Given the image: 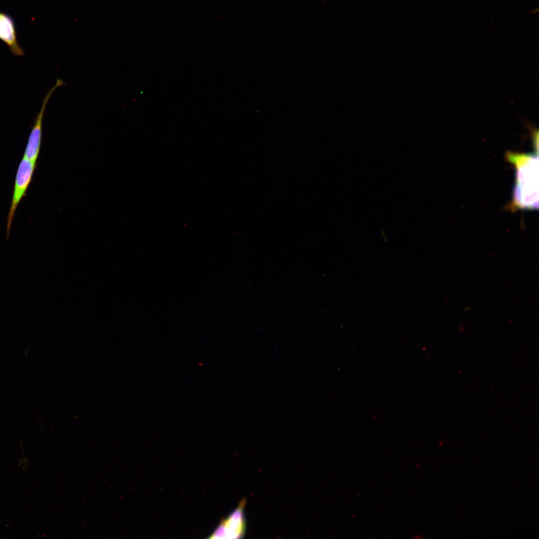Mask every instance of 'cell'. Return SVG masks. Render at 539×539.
I'll return each instance as SVG.
<instances>
[{
  "mask_svg": "<svg viewBox=\"0 0 539 539\" xmlns=\"http://www.w3.org/2000/svg\"><path fill=\"white\" fill-rule=\"evenodd\" d=\"M508 159L516 167V181L513 191L514 204L518 208H538L539 160L538 155L510 154Z\"/></svg>",
  "mask_w": 539,
  "mask_h": 539,
  "instance_id": "1",
  "label": "cell"
},
{
  "mask_svg": "<svg viewBox=\"0 0 539 539\" xmlns=\"http://www.w3.org/2000/svg\"><path fill=\"white\" fill-rule=\"evenodd\" d=\"M35 167V163L23 157L19 164L15 176L12 198L7 218L6 240L9 237V231L14 213L31 181Z\"/></svg>",
  "mask_w": 539,
  "mask_h": 539,
  "instance_id": "2",
  "label": "cell"
},
{
  "mask_svg": "<svg viewBox=\"0 0 539 539\" xmlns=\"http://www.w3.org/2000/svg\"><path fill=\"white\" fill-rule=\"evenodd\" d=\"M246 503V500L243 499L236 509L221 521L219 526L208 538L238 539L243 538L246 529L244 511Z\"/></svg>",
  "mask_w": 539,
  "mask_h": 539,
  "instance_id": "3",
  "label": "cell"
},
{
  "mask_svg": "<svg viewBox=\"0 0 539 539\" xmlns=\"http://www.w3.org/2000/svg\"><path fill=\"white\" fill-rule=\"evenodd\" d=\"M63 84L64 82L61 79H57L54 86L45 96L40 110L35 119L23 156L33 163H36L40 151L42 138V119L47 103L54 91Z\"/></svg>",
  "mask_w": 539,
  "mask_h": 539,
  "instance_id": "4",
  "label": "cell"
},
{
  "mask_svg": "<svg viewBox=\"0 0 539 539\" xmlns=\"http://www.w3.org/2000/svg\"><path fill=\"white\" fill-rule=\"evenodd\" d=\"M0 39L8 47L11 52L16 56L24 55L23 50L18 45L16 32L12 19L0 12Z\"/></svg>",
  "mask_w": 539,
  "mask_h": 539,
  "instance_id": "5",
  "label": "cell"
}]
</instances>
